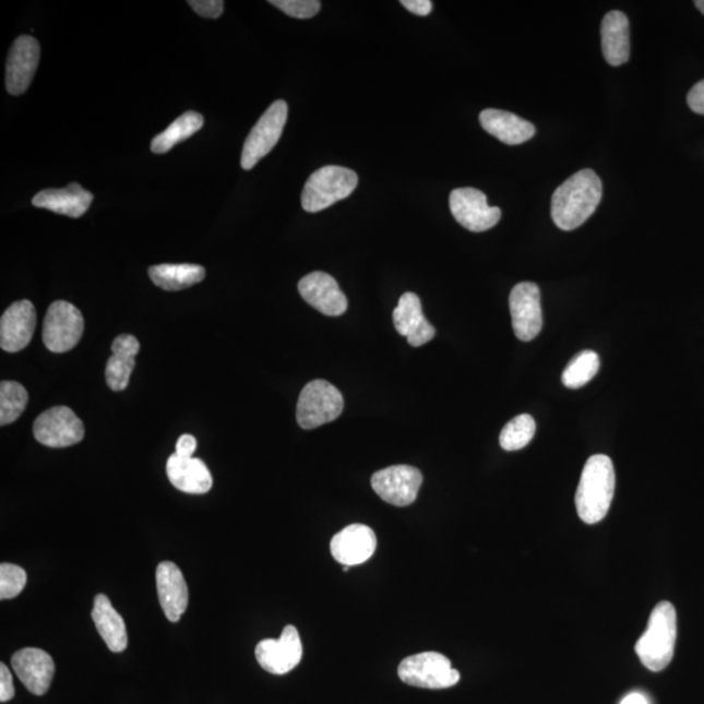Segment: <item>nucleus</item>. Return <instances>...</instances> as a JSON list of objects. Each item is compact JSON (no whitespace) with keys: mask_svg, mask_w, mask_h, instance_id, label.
Listing matches in <instances>:
<instances>
[{"mask_svg":"<svg viewBox=\"0 0 704 704\" xmlns=\"http://www.w3.org/2000/svg\"><path fill=\"white\" fill-rule=\"evenodd\" d=\"M398 676L407 685L422 689H448L461 680L451 660L439 653H421L406 657L398 667Z\"/></svg>","mask_w":704,"mask_h":704,"instance_id":"nucleus-5","label":"nucleus"},{"mask_svg":"<svg viewBox=\"0 0 704 704\" xmlns=\"http://www.w3.org/2000/svg\"><path fill=\"white\" fill-rule=\"evenodd\" d=\"M166 473L171 485L184 493L204 494L213 486L210 468L199 458H182L174 453L167 460Z\"/></svg>","mask_w":704,"mask_h":704,"instance_id":"nucleus-22","label":"nucleus"},{"mask_svg":"<svg viewBox=\"0 0 704 704\" xmlns=\"http://www.w3.org/2000/svg\"><path fill=\"white\" fill-rule=\"evenodd\" d=\"M92 620L111 653H123L129 646V635L122 616L114 609L111 601L104 594L94 599Z\"/></svg>","mask_w":704,"mask_h":704,"instance_id":"nucleus-26","label":"nucleus"},{"mask_svg":"<svg viewBox=\"0 0 704 704\" xmlns=\"http://www.w3.org/2000/svg\"><path fill=\"white\" fill-rule=\"evenodd\" d=\"M625 13L610 11L601 23V50L608 64H625L630 57V28Z\"/></svg>","mask_w":704,"mask_h":704,"instance_id":"nucleus-25","label":"nucleus"},{"mask_svg":"<svg viewBox=\"0 0 704 704\" xmlns=\"http://www.w3.org/2000/svg\"><path fill=\"white\" fill-rule=\"evenodd\" d=\"M688 105L696 114L704 116V80L695 84L688 94Z\"/></svg>","mask_w":704,"mask_h":704,"instance_id":"nucleus-36","label":"nucleus"},{"mask_svg":"<svg viewBox=\"0 0 704 704\" xmlns=\"http://www.w3.org/2000/svg\"><path fill=\"white\" fill-rule=\"evenodd\" d=\"M198 441L192 434L180 435L177 442L176 454L182 458H192L194 451H196Z\"/></svg>","mask_w":704,"mask_h":704,"instance_id":"nucleus-37","label":"nucleus"},{"mask_svg":"<svg viewBox=\"0 0 704 704\" xmlns=\"http://www.w3.org/2000/svg\"><path fill=\"white\" fill-rule=\"evenodd\" d=\"M602 196L601 180L586 169L575 172L552 196L551 213L556 226L572 231L593 216Z\"/></svg>","mask_w":704,"mask_h":704,"instance_id":"nucleus-1","label":"nucleus"},{"mask_svg":"<svg viewBox=\"0 0 704 704\" xmlns=\"http://www.w3.org/2000/svg\"><path fill=\"white\" fill-rule=\"evenodd\" d=\"M28 575L23 568L3 562L0 565V599H12L23 592Z\"/></svg>","mask_w":704,"mask_h":704,"instance_id":"nucleus-32","label":"nucleus"},{"mask_svg":"<svg viewBox=\"0 0 704 704\" xmlns=\"http://www.w3.org/2000/svg\"><path fill=\"white\" fill-rule=\"evenodd\" d=\"M536 422L532 415L522 414L509 421L500 434V445L504 451L515 452L526 448L534 439Z\"/></svg>","mask_w":704,"mask_h":704,"instance_id":"nucleus-31","label":"nucleus"},{"mask_svg":"<svg viewBox=\"0 0 704 704\" xmlns=\"http://www.w3.org/2000/svg\"><path fill=\"white\" fill-rule=\"evenodd\" d=\"M192 10L206 19H218L223 15L225 3L223 0H190Z\"/></svg>","mask_w":704,"mask_h":704,"instance_id":"nucleus-34","label":"nucleus"},{"mask_svg":"<svg viewBox=\"0 0 704 704\" xmlns=\"http://www.w3.org/2000/svg\"><path fill=\"white\" fill-rule=\"evenodd\" d=\"M112 355L106 366V382L114 392H123L130 384L140 344L135 335L122 334L112 342Z\"/></svg>","mask_w":704,"mask_h":704,"instance_id":"nucleus-23","label":"nucleus"},{"mask_svg":"<svg viewBox=\"0 0 704 704\" xmlns=\"http://www.w3.org/2000/svg\"><path fill=\"white\" fill-rule=\"evenodd\" d=\"M159 605L167 620L178 622L188 606V587L180 569L170 561L160 562L156 572Z\"/></svg>","mask_w":704,"mask_h":704,"instance_id":"nucleus-20","label":"nucleus"},{"mask_svg":"<svg viewBox=\"0 0 704 704\" xmlns=\"http://www.w3.org/2000/svg\"><path fill=\"white\" fill-rule=\"evenodd\" d=\"M92 201L93 194L90 191L77 183H71L64 188H51V190L38 192L32 203L36 207H43L60 216L80 218L90 210Z\"/></svg>","mask_w":704,"mask_h":704,"instance_id":"nucleus-21","label":"nucleus"},{"mask_svg":"<svg viewBox=\"0 0 704 704\" xmlns=\"http://www.w3.org/2000/svg\"><path fill=\"white\" fill-rule=\"evenodd\" d=\"M33 432L47 448H69L83 441L85 428L70 407L56 406L39 415Z\"/></svg>","mask_w":704,"mask_h":704,"instance_id":"nucleus-9","label":"nucleus"},{"mask_svg":"<svg viewBox=\"0 0 704 704\" xmlns=\"http://www.w3.org/2000/svg\"><path fill=\"white\" fill-rule=\"evenodd\" d=\"M401 4L418 16H428L433 9L431 0H402Z\"/></svg>","mask_w":704,"mask_h":704,"instance_id":"nucleus-38","label":"nucleus"},{"mask_svg":"<svg viewBox=\"0 0 704 704\" xmlns=\"http://www.w3.org/2000/svg\"><path fill=\"white\" fill-rule=\"evenodd\" d=\"M15 696V687H13L12 675L5 664H0V702H9Z\"/></svg>","mask_w":704,"mask_h":704,"instance_id":"nucleus-35","label":"nucleus"},{"mask_svg":"<svg viewBox=\"0 0 704 704\" xmlns=\"http://www.w3.org/2000/svg\"><path fill=\"white\" fill-rule=\"evenodd\" d=\"M677 640L676 609L669 601H661L649 616L645 633L636 642L635 653L652 672H661L673 659Z\"/></svg>","mask_w":704,"mask_h":704,"instance_id":"nucleus-3","label":"nucleus"},{"mask_svg":"<svg viewBox=\"0 0 704 704\" xmlns=\"http://www.w3.org/2000/svg\"><path fill=\"white\" fill-rule=\"evenodd\" d=\"M270 3L295 19H311L321 10V3L318 0H272Z\"/></svg>","mask_w":704,"mask_h":704,"instance_id":"nucleus-33","label":"nucleus"},{"mask_svg":"<svg viewBox=\"0 0 704 704\" xmlns=\"http://www.w3.org/2000/svg\"><path fill=\"white\" fill-rule=\"evenodd\" d=\"M84 333L83 313L69 301H53L44 323V344L47 350L63 354L76 347Z\"/></svg>","mask_w":704,"mask_h":704,"instance_id":"nucleus-8","label":"nucleus"},{"mask_svg":"<svg viewBox=\"0 0 704 704\" xmlns=\"http://www.w3.org/2000/svg\"><path fill=\"white\" fill-rule=\"evenodd\" d=\"M204 117L196 111H187L172 122L164 132L152 140V152L165 154L182 141L190 139L203 129Z\"/></svg>","mask_w":704,"mask_h":704,"instance_id":"nucleus-28","label":"nucleus"},{"mask_svg":"<svg viewBox=\"0 0 704 704\" xmlns=\"http://www.w3.org/2000/svg\"><path fill=\"white\" fill-rule=\"evenodd\" d=\"M512 323L516 338L529 342L538 337L542 327L541 298L538 285L521 282L515 285L511 298Z\"/></svg>","mask_w":704,"mask_h":704,"instance_id":"nucleus-12","label":"nucleus"},{"mask_svg":"<svg viewBox=\"0 0 704 704\" xmlns=\"http://www.w3.org/2000/svg\"><path fill=\"white\" fill-rule=\"evenodd\" d=\"M288 116V107L285 100L278 99L273 103L253 127L250 135L246 139L243 152H241V167L251 170L260 163L274 146L277 145L282 132H284Z\"/></svg>","mask_w":704,"mask_h":704,"instance_id":"nucleus-7","label":"nucleus"},{"mask_svg":"<svg viewBox=\"0 0 704 704\" xmlns=\"http://www.w3.org/2000/svg\"><path fill=\"white\" fill-rule=\"evenodd\" d=\"M37 324L36 308L20 300L7 308L0 320V346L7 353H19L31 344Z\"/></svg>","mask_w":704,"mask_h":704,"instance_id":"nucleus-15","label":"nucleus"},{"mask_svg":"<svg viewBox=\"0 0 704 704\" xmlns=\"http://www.w3.org/2000/svg\"><path fill=\"white\" fill-rule=\"evenodd\" d=\"M378 547V539L371 527L366 525L347 526L331 541L333 558L344 566H357L370 560Z\"/></svg>","mask_w":704,"mask_h":704,"instance_id":"nucleus-18","label":"nucleus"},{"mask_svg":"<svg viewBox=\"0 0 704 704\" xmlns=\"http://www.w3.org/2000/svg\"><path fill=\"white\" fill-rule=\"evenodd\" d=\"M694 4L696 9H699L704 15V0H696Z\"/></svg>","mask_w":704,"mask_h":704,"instance_id":"nucleus-40","label":"nucleus"},{"mask_svg":"<svg viewBox=\"0 0 704 704\" xmlns=\"http://www.w3.org/2000/svg\"><path fill=\"white\" fill-rule=\"evenodd\" d=\"M394 326L401 335L407 337L408 344L420 347L432 341L434 326L422 314L421 301L417 294L405 293L393 312Z\"/></svg>","mask_w":704,"mask_h":704,"instance_id":"nucleus-19","label":"nucleus"},{"mask_svg":"<svg viewBox=\"0 0 704 704\" xmlns=\"http://www.w3.org/2000/svg\"><path fill=\"white\" fill-rule=\"evenodd\" d=\"M301 297L314 310L337 318L347 310V298L338 282L324 272H313L301 278L298 285Z\"/></svg>","mask_w":704,"mask_h":704,"instance_id":"nucleus-16","label":"nucleus"},{"mask_svg":"<svg viewBox=\"0 0 704 704\" xmlns=\"http://www.w3.org/2000/svg\"><path fill=\"white\" fill-rule=\"evenodd\" d=\"M150 277L163 290L179 291L204 281L205 270L194 264L154 265L150 270Z\"/></svg>","mask_w":704,"mask_h":704,"instance_id":"nucleus-27","label":"nucleus"},{"mask_svg":"<svg viewBox=\"0 0 704 704\" xmlns=\"http://www.w3.org/2000/svg\"><path fill=\"white\" fill-rule=\"evenodd\" d=\"M41 47L36 38L22 36L13 43L5 67V88L12 96L28 91L36 75Z\"/></svg>","mask_w":704,"mask_h":704,"instance_id":"nucleus-14","label":"nucleus"},{"mask_svg":"<svg viewBox=\"0 0 704 704\" xmlns=\"http://www.w3.org/2000/svg\"><path fill=\"white\" fill-rule=\"evenodd\" d=\"M344 397L337 387L325 380L308 382L297 406V420L303 429H313L341 417Z\"/></svg>","mask_w":704,"mask_h":704,"instance_id":"nucleus-6","label":"nucleus"},{"mask_svg":"<svg viewBox=\"0 0 704 704\" xmlns=\"http://www.w3.org/2000/svg\"><path fill=\"white\" fill-rule=\"evenodd\" d=\"M256 659L266 672L286 675L299 666L303 656L300 636L297 628L287 625L279 640H264L254 649Z\"/></svg>","mask_w":704,"mask_h":704,"instance_id":"nucleus-13","label":"nucleus"},{"mask_svg":"<svg viewBox=\"0 0 704 704\" xmlns=\"http://www.w3.org/2000/svg\"><path fill=\"white\" fill-rule=\"evenodd\" d=\"M449 204L455 220L473 232L492 229L501 219L500 207L489 206L486 194L475 188L454 190Z\"/></svg>","mask_w":704,"mask_h":704,"instance_id":"nucleus-10","label":"nucleus"},{"mask_svg":"<svg viewBox=\"0 0 704 704\" xmlns=\"http://www.w3.org/2000/svg\"><path fill=\"white\" fill-rule=\"evenodd\" d=\"M12 668L19 680L32 694L44 695L49 692L56 663L41 648L26 647L12 656Z\"/></svg>","mask_w":704,"mask_h":704,"instance_id":"nucleus-17","label":"nucleus"},{"mask_svg":"<svg viewBox=\"0 0 704 704\" xmlns=\"http://www.w3.org/2000/svg\"><path fill=\"white\" fill-rule=\"evenodd\" d=\"M620 704H648V701L641 693H632L627 695Z\"/></svg>","mask_w":704,"mask_h":704,"instance_id":"nucleus-39","label":"nucleus"},{"mask_svg":"<svg viewBox=\"0 0 704 704\" xmlns=\"http://www.w3.org/2000/svg\"><path fill=\"white\" fill-rule=\"evenodd\" d=\"M357 186L358 176L355 171L334 165L321 167L307 180L301 193V206L308 213L324 211L350 196Z\"/></svg>","mask_w":704,"mask_h":704,"instance_id":"nucleus-4","label":"nucleus"},{"mask_svg":"<svg viewBox=\"0 0 704 704\" xmlns=\"http://www.w3.org/2000/svg\"><path fill=\"white\" fill-rule=\"evenodd\" d=\"M371 485L387 504L408 506L418 498L422 475L413 466H391L373 474Z\"/></svg>","mask_w":704,"mask_h":704,"instance_id":"nucleus-11","label":"nucleus"},{"mask_svg":"<svg viewBox=\"0 0 704 704\" xmlns=\"http://www.w3.org/2000/svg\"><path fill=\"white\" fill-rule=\"evenodd\" d=\"M28 392L16 381H3L0 384V426L16 421L28 405Z\"/></svg>","mask_w":704,"mask_h":704,"instance_id":"nucleus-30","label":"nucleus"},{"mask_svg":"<svg viewBox=\"0 0 704 704\" xmlns=\"http://www.w3.org/2000/svg\"><path fill=\"white\" fill-rule=\"evenodd\" d=\"M600 368L599 355L592 350L582 351L562 373V384L569 389H580L592 381Z\"/></svg>","mask_w":704,"mask_h":704,"instance_id":"nucleus-29","label":"nucleus"},{"mask_svg":"<svg viewBox=\"0 0 704 704\" xmlns=\"http://www.w3.org/2000/svg\"><path fill=\"white\" fill-rule=\"evenodd\" d=\"M616 474L612 460L605 454L588 458L575 493V506L580 518L587 525L605 520L612 504Z\"/></svg>","mask_w":704,"mask_h":704,"instance_id":"nucleus-2","label":"nucleus"},{"mask_svg":"<svg viewBox=\"0 0 704 704\" xmlns=\"http://www.w3.org/2000/svg\"><path fill=\"white\" fill-rule=\"evenodd\" d=\"M480 124L489 135L494 136L508 145L526 143L535 135L534 124L515 116L513 112L487 109L481 111Z\"/></svg>","mask_w":704,"mask_h":704,"instance_id":"nucleus-24","label":"nucleus"}]
</instances>
